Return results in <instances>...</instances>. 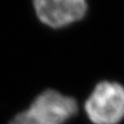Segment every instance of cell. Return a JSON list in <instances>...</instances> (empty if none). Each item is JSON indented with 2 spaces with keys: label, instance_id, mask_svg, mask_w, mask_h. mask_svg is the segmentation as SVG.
I'll use <instances>...</instances> for the list:
<instances>
[{
  "label": "cell",
  "instance_id": "7a4b0ae2",
  "mask_svg": "<svg viewBox=\"0 0 124 124\" xmlns=\"http://www.w3.org/2000/svg\"><path fill=\"white\" fill-rule=\"evenodd\" d=\"M85 111L95 124H117L124 117V87L116 82L98 83L85 102Z\"/></svg>",
  "mask_w": 124,
  "mask_h": 124
},
{
  "label": "cell",
  "instance_id": "3957f363",
  "mask_svg": "<svg viewBox=\"0 0 124 124\" xmlns=\"http://www.w3.org/2000/svg\"><path fill=\"white\" fill-rule=\"evenodd\" d=\"M37 17L52 29H62L83 19L87 12L86 0H33Z\"/></svg>",
  "mask_w": 124,
  "mask_h": 124
},
{
  "label": "cell",
  "instance_id": "6da1fadb",
  "mask_svg": "<svg viewBox=\"0 0 124 124\" xmlns=\"http://www.w3.org/2000/svg\"><path fill=\"white\" fill-rule=\"evenodd\" d=\"M73 98L48 89L35 98L31 107L18 113L9 124H62L77 112Z\"/></svg>",
  "mask_w": 124,
  "mask_h": 124
}]
</instances>
